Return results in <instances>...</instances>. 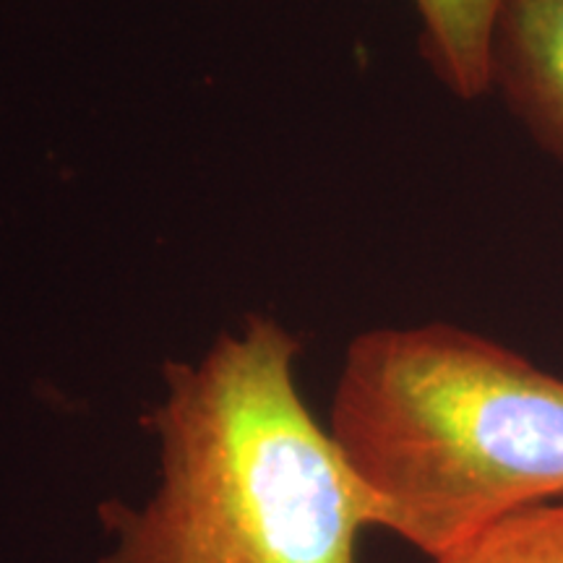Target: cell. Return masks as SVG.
Returning <instances> with one entry per match:
<instances>
[{
  "instance_id": "obj_1",
  "label": "cell",
  "mask_w": 563,
  "mask_h": 563,
  "mask_svg": "<svg viewBox=\"0 0 563 563\" xmlns=\"http://www.w3.org/2000/svg\"><path fill=\"white\" fill-rule=\"evenodd\" d=\"M300 344L266 316L199 361L165 365L150 415L157 488L102 504L100 563H357L373 506L334 435L302 402Z\"/></svg>"
},
{
  "instance_id": "obj_2",
  "label": "cell",
  "mask_w": 563,
  "mask_h": 563,
  "mask_svg": "<svg viewBox=\"0 0 563 563\" xmlns=\"http://www.w3.org/2000/svg\"><path fill=\"white\" fill-rule=\"evenodd\" d=\"M329 433L382 527L428 559L563 496V378L454 323L344 352Z\"/></svg>"
},
{
  "instance_id": "obj_3",
  "label": "cell",
  "mask_w": 563,
  "mask_h": 563,
  "mask_svg": "<svg viewBox=\"0 0 563 563\" xmlns=\"http://www.w3.org/2000/svg\"><path fill=\"white\" fill-rule=\"evenodd\" d=\"M490 91L563 167V0H501L490 37Z\"/></svg>"
},
{
  "instance_id": "obj_4",
  "label": "cell",
  "mask_w": 563,
  "mask_h": 563,
  "mask_svg": "<svg viewBox=\"0 0 563 563\" xmlns=\"http://www.w3.org/2000/svg\"><path fill=\"white\" fill-rule=\"evenodd\" d=\"M420 16V53L460 100L490 91V37L501 0H412Z\"/></svg>"
},
{
  "instance_id": "obj_5",
  "label": "cell",
  "mask_w": 563,
  "mask_h": 563,
  "mask_svg": "<svg viewBox=\"0 0 563 563\" xmlns=\"http://www.w3.org/2000/svg\"><path fill=\"white\" fill-rule=\"evenodd\" d=\"M433 563H563V496L498 519Z\"/></svg>"
}]
</instances>
